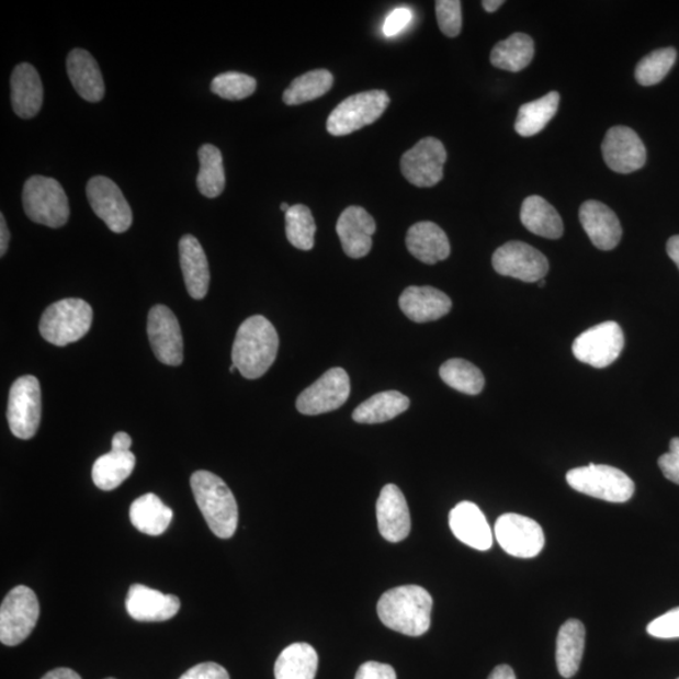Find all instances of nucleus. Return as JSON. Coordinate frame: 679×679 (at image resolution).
I'll return each mask as SVG.
<instances>
[{"instance_id": "nucleus-1", "label": "nucleus", "mask_w": 679, "mask_h": 679, "mask_svg": "<svg viewBox=\"0 0 679 679\" xmlns=\"http://www.w3.org/2000/svg\"><path fill=\"white\" fill-rule=\"evenodd\" d=\"M279 347V333L274 326L263 316L249 317L237 331L231 363L246 380H258L269 372L276 360Z\"/></svg>"}, {"instance_id": "nucleus-2", "label": "nucleus", "mask_w": 679, "mask_h": 679, "mask_svg": "<svg viewBox=\"0 0 679 679\" xmlns=\"http://www.w3.org/2000/svg\"><path fill=\"white\" fill-rule=\"evenodd\" d=\"M433 599L418 586H404L385 591L377 603V615L392 631L420 637L431 629Z\"/></svg>"}, {"instance_id": "nucleus-3", "label": "nucleus", "mask_w": 679, "mask_h": 679, "mask_svg": "<svg viewBox=\"0 0 679 679\" xmlns=\"http://www.w3.org/2000/svg\"><path fill=\"white\" fill-rule=\"evenodd\" d=\"M191 486L213 534L219 539L234 536L238 527V505L225 480L212 472L197 471L191 478Z\"/></svg>"}, {"instance_id": "nucleus-4", "label": "nucleus", "mask_w": 679, "mask_h": 679, "mask_svg": "<svg viewBox=\"0 0 679 679\" xmlns=\"http://www.w3.org/2000/svg\"><path fill=\"white\" fill-rule=\"evenodd\" d=\"M92 320L90 304L81 298H65L43 313L39 332L52 346L66 347L81 340L90 331Z\"/></svg>"}, {"instance_id": "nucleus-5", "label": "nucleus", "mask_w": 679, "mask_h": 679, "mask_svg": "<svg viewBox=\"0 0 679 679\" xmlns=\"http://www.w3.org/2000/svg\"><path fill=\"white\" fill-rule=\"evenodd\" d=\"M23 210L37 225L61 228L70 218V204L64 186L56 179L34 176L25 182Z\"/></svg>"}, {"instance_id": "nucleus-6", "label": "nucleus", "mask_w": 679, "mask_h": 679, "mask_svg": "<svg viewBox=\"0 0 679 679\" xmlns=\"http://www.w3.org/2000/svg\"><path fill=\"white\" fill-rule=\"evenodd\" d=\"M566 480L575 491L613 503L630 501L635 491L629 475L607 464L574 468L567 472Z\"/></svg>"}, {"instance_id": "nucleus-7", "label": "nucleus", "mask_w": 679, "mask_h": 679, "mask_svg": "<svg viewBox=\"0 0 679 679\" xmlns=\"http://www.w3.org/2000/svg\"><path fill=\"white\" fill-rule=\"evenodd\" d=\"M389 103V94L383 90L352 94L332 110L326 128L332 136L350 135L380 120Z\"/></svg>"}, {"instance_id": "nucleus-8", "label": "nucleus", "mask_w": 679, "mask_h": 679, "mask_svg": "<svg viewBox=\"0 0 679 679\" xmlns=\"http://www.w3.org/2000/svg\"><path fill=\"white\" fill-rule=\"evenodd\" d=\"M38 618L36 592L29 587H15L0 607V641L8 647L19 646L36 629Z\"/></svg>"}, {"instance_id": "nucleus-9", "label": "nucleus", "mask_w": 679, "mask_h": 679, "mask_svg": "<svg viewBox=\"0 0 679 679\" xmlns=\"http://www.w3.org/2000/svg\"><path fill=\"white\" fill-rule=\"evenodd\" d=\"M42 417L41 385L36 376L16 380L8 399L7 419L11 432L20 440H31L37 434Z\"/></svg>"}, {"instance_id": "nucleus-10", "label": "nucleus", "mask_w": 679, "mask_h": 679, "mask_svg": "<svg viewBox=\"0 0 679 679\" xmlns=\"http://www.w3.org/2000/svg\"><path fill=\"white\" fill-rule=\"evenodd\" d=\"M624 333L616 322L607 321L579 335L573 343V352L581 363L604 369L621 357Z\"/></svg>"}, {"instance_id": "nucleus-11", "label": "nucleus", "mask_w": 679, "mask_h": 679, "mask_svg": "<svg viewBox=\"0 0 679 679\" xmlns=\"http://www.w3.org/2000/svg\"><path fill=\"white\" fill-rule=\"evenodd\" d=\"M498 544L514 557L532 558L545 546L543 528L535 520L518 513H505L495 525Z\"/></svg>"}, {"instance_id": "nucleus-12", "label": "nucleus", "mask_w": 679, "mask_h": 679, "mask_svg": "<svg viewBox=\"0 0 679 679\" xmlns=\"http://www.w3.org/2000/svg\"><path fill=\"white\" fill-rule=\"evenodd\" d=\"M446 151L442 142L429 136L404 152L400 170L412 185L432 188L443 179Z\"/></svg>"}, {"instance_id": "nucleus-13", "label": "nucleus", "mask_w": 679, "mask_h": 679, "mask_svg": "<svg viewBox=\"0 0 679 679\" xmlns=\"http://www.w3.org/2000/svg\"><path fill=\"white\" fill-rule=\"evenodd\" d=\"M92 211L114 234H124L133 225V211L113 180L93 177L86 186Z\"/></svg>"}, {"instance_id": "nucleus-14", "label": "nucleus", "mask_w": 679, "mask_h": 679, "mask_svg": "<svg viewBox=\"0 0 679 679\" xmlns=\"http://www.w3.org/2000/svg\"><path fill=\"white\" fill-rule=\"evenodd\" d=\"M350 377L342 367H332L298 395L296 407L305 416L337 410L350 397Z\"/></svg>"}, {"instance_id": "nucleus-15", "label": "nucleus", "mask_w": 679, "mask_h": 679, "mask_svg": "<svg viewBox=\"0 0 679 679\" xmlns=\"http://www.w3.org/2000/svg\"><path fill=\"white\" fill-rule=\"evenodd\" d=\"M494 269L498 274L523 282H539L548 272L546 257L528 244L512 240L498 248L493 257Z\"/></svg>"}, {"instance_id": "nucleus-16", "label": "nucleus", "mask_w": 679, "mask_h": 679, "mask_svg": "<svg viewBox=\"0 0 679 679\" xmlns=\"http://www.w3.org/2000/svg\"><path fill=\"white\" fill-rule=\"evenodd\" d=\"M148 335L154 355L160 363L179 366L184 359V342L177 316L165 305L150 309Z\"/></svg>"}, {"instance_id": "nucleus-17", "label": "nucleus", "mask_w": 679, "mask_h": 679, "mask_svg": "<svg viewBox=\"0 0 679 679\" xmlns=\"http://www.w3.org/2000/svg\"><path fill=\"white\" fill-rule=\"evenodd\" d=\"M601 151L607 166L615 173L631 174L646 165L647 150L632 128L614 126L606 135Z\"/></svg>"}, {"instance_id": "nucleus-18", "label": "nucleus", "mask_w": 679, "mask_h": 679, "mask_svg": "<svg viewBox=\"0 0 679 679\" xmlns=\"http://www.w3.org/2000/svg\"><path fill=\"white\" fill-rule=\"evenodd\" d=\"M377 528L389 543H400L407 539L411 529L409 507L395 485H386L376 502Z\"/></svg>"}, {"instance_id": "nucleus-19", "label": "nucleus", "mask_w": 679, "mask_h": 679, "mask_svg": "<svg viewBox=\"0 0 679 679\" xmlns=\"http://www.w3.org/2000/svg\"><path fill=\"white\" fill-rule=\"evenodd\" d=\"M180 609L176 596L165 595L159 590L134 584L128 589L126 610L137 622H166L174 618Z\"/></svg>"}, {"instance_id": "nucleus-20", "label": "nucleus", "mask_w": 679, "mask_h": 679, "mask_svg": "<svg viewBox=\"0 0 679 679\" xmlns=\"http://www.w3.org/2000/svg\"><path fill=\"white\" fill-rule=\"evenodd\" d=\"M376 225L374 218L361 206H349L341 213L337 231L343 252L350 258H363L372 251L373 235Z\"/></svg>"}, {"instance_id": "nucleus-21", "label": "nucleus", "mask_w": 679, "mask_h": 679, "mask_svg": "<svg viewBox=\"0 0 679 679\" xmlns=\"http://www.w3.org/2000/svg\"><path fill=\"white\" fill-rule=\"evenodd\" d=\"M579 218L591 244L601 251H612L621 242V222L608 205L588 201L580 206Z\"/></svg>"}, {"instance_id": "nucleus-22", "label": "nucleus", "mask_w": 679, "mask_h": 679, "mask_svg": "<svg viewBox=\"0 0 679 679\" xmlns=\"http://www.w3.org/2000/svg\"><path fill=\"white\" fill-rule=\"evenodd\" d=\"M450 528L461 543L479 552L493 547L491 528L483 511L474 502L464 501L454 507L450 513Z\"/></svg>"}, {"instance_id": "nucleus-23", "label": "nucleus", "mask_w": 679, "mask_h": 679, "mask_svg": "<svg viewBox=\"0 0 679 679\" xmlns=\"http://www.w3.org/2000/svg\"><path fill=\"white\" fill-rule=\"evenodd\" d=\"M399 306L409 320L425 324L450 314L452 301L444 292L431 286H410L403 291Z\"/></svg>"}, {"instance_id": "nucleus-24", "label": "nucleus", "mask_w": 679, "mask_h": 679, "mask_svg": "<svg viewBox=\"0 0 679 679\" xmlns=\"http://www.w3.org/2000/svg\"><path fill=\"white\" fill-rule=\"evenodd\" d=\"M180 265L188 294L202 299L208 294L211 273L204 249L195 237L186 235L179 242Z\"/></svg>"}, {"instance_id": "nucleus-25", "label": "nucleus", "mask_w": 679, "mask_h": 679, "mask_svg": "<svg viewBox=\"0 0 679 679\" xmlns=\"http://www.w3.org/2000/svg\"><path fill=\"white\" fill-rule=\"evenodd\" d=\"M67 72L77 93L89 102L105 97V82L97 59L89 50L76 48L67 57Z\"/></svg>"}, {"instance_id": "nucleus-26", "label": "nucleus", "mask_w": 679, "mask_h": 679, "mask_svg": "<svg viewBox=\"0 0 679 679\" xmlns=\"http://www.w3.org/2000/svg\"><path fill=\"white\" fill-rule=\"evenodd\" d=\"M408 251L420 262L435 264L451 254L445 231L433 222H419L411 226L406 239Z\"/></svg>"}, {"instance_id": "nucleus-27", "label": "nucleus", "mask_w": 679, "mask_h": 679, "mask_svg": "<svg viewBox=\"0 0 679 679\" xmlns=\"http://www.w3.org/2000/svg\"><path fill=\"white\" fill-rule=\"evenodd\" d=\"M12 106L21 118H32L39 113L43 105V84L41 77L32 65L15 66L11 77Z\"/></svg>"}, {"instance_id": "nucleus-28", "label": "nucleus", "mask_w": 679, "mask_h": 679, "mask_svg": "<svg viewBox=\"0 0 679 679\" xmlns=\"http://www.w3.org/2000/svg\"><path fill=\"white\" fill-rule=\"evenodd\" d=\"M586 648V626L577 619L562 625L556 640V665L558 674L572 678L578 674Z\"/></svg>"}, {"instance_id": "nucleus-29", "label": "nucleus", "mask_w": 679, "mask_h": 679, "mask_svg": "<svg viewBox=\"0 0 679 679\" xmlns=\"http://www.w3.org/2000/svg\"><path fill=\"white\" fill-rule=\"evenodd\" d=\"M520 218L522 225L536 236L557 239L564 234L561 214L543 196H528L522 203Z\"/></svg>"}, {"instance_id": "nucleus-30", "label": "nucleus", "mask_w": 679, "mask_h": 679, "mask_svg": "<svg viewBox=\"0 0 679 679\" xmlns=\"http://www.w3.org/2000/svg\"><path fill=\"white\" fill-rule=\"evenodd\" d=\"M173 516V510L154 494L136 498L131 507V520L134 528L150 536L165 534Z\"/></svg>"}, {"instance_id": "nucleus-31", "label": "nucleus", "mask_w": 679, "mask_h": 679, "mask_svg": "<svg viewBox=\"0 0 679 679\" xmlns=\"http://www.w3.org/2000/svg\"><path fill=\"white\" fill-rule=\"evenodd\" d=\"M410 400L406 395L391 391L375 394L352 412V419L361 425L385 423L406 411Z\"/></svg>"}, {"instance_id": "nucleus-32", "label": "nucleus", "mask_w": 679, "mask_h": 679, "mask_svg": "<svg viewBox=\"0 0 679 679\" xmlns=\"http://www.w3.org/2000/svg\"><path fill=\"white\" fill-rule=\"evenodd\" d=\"M319 668V656L307 643L291 644L283 650L274 665L276 679H315Z\"/></svg>"}, {"instance_id": "nucleus-33", "label": "nucleus", "mask_w": 679, "mask_h": 679, "mask_svg": "<svg viewBox=\"0 0 679 679\" xmlns=\"http://www.w3.org/2000/svg\"><path fill=\"white\" fill-rule=\"evenodd\" d=\"M136 457L132 451H111L101 455L92 467L93 484L102 491H113L125 479L131 477L135 468Z\"/></svg>"}, {"instance_id": "nucleus-34", "label": "nucleus", "mask_w": 679, "mask_h": 679, "mask_svg": "<svg viewBox=\"0 0 679 679\" xmlns=\"http://www.w3.org/2000/svg\"><path fill=\"white\" fill-rule=\"evenodd\" d=\"M534 55V41L525 33H514L497 43L491 52V64L500 70L520 72L532 63Z\"/></svg>"}, {"instance_id": "nucleus-35", "label": "nucleus", "mask_w": 679, "mask_h": 679, "mask_svg": "<svg viewBox=\"0 0 679 679\" xmlns=\"http://www.w3.org/2000/svg\"><path fill=\"white\" fill-rule=\"evenodd\" d=\"M558 103H561V94L553 91L536 101L522 105L514 123L516 133L530 137L543 132L556 115Z\"/></svg>"}, {"instance_id": "nucleus-36", "label": "nucleus", "mask_w": 679, "mask_h": 679, "mask_svg": "<svg viewBox=\"0 0 679 679\" xmlns=\"http://www.w3.org/2000/svg\"><path fill=\"white\" fill-rule=\"evenodd\" d=\"M200 157V173L196 178V186L206 196L217 197L226 188V171L223 166V155L217 146L205 144L197 151Z\"/></svg>"}, {"instance_id": "nucleus-37", "label": "nucleus", "mask_w": 679, "mask_h": 679, "mask_svg": "<svg viewBox=\"0 0 679 679\" xmlns=\"http://www.w3.org/2000/svg\"><path fill=\"white\" fill-rule=\"evenodd\" d=\"M333 84V76L328 70H314L297 77L283 92V102L288 106L303 105L328 93Z\"/></svg>"}, {"instance_id": "nucleus-38", "label": "nucleus", "mask_w": 679, "mask_h": 679, "mask_svg": "<svg viewBox=\"0 0 679 679\" xmlns=\"http://www.w3.org/2000/svg\"><path fill=\"white\" fill-rule=\"evenodd\" d=\"M442 381L451 388L468 395H477L485 388V376L479 369L463 359H451L440 369Z\"/></svg>"}, {"instance_id": "nucleus-39", "label": "nucleus", "mask_w": 679, "mask_h": 679, "mask_svg": "<svg viewBox=\"0 0 679 679\" xmlns=\"http://www.w3.org/2000/svg\"><path fill=\"white\" fill-rule=\"evenodd\" d=\"M316 223L313 212L304 204L292 205L286 213L288 242L301 251H312L315 246Z\"/></svg>"}, {"instance_id": "nucleus-40", "label": "nucleus", "mask_w": 679, "mask_h": 679, "mask_svg": "<svg viewBox=\"0 0 679 679\" xmlns=\"http://www.w3.org/2000/svg\"><path fill=\"white\" fill-rule=\"evenodd\" d=\"M677 52L672 47L660 48L644 57L635 68V80L642 86H655L668 75L676 64Z\"/></svg>"}, {"instance_id": "nucleus-41", "label": "nucleus", "mask_w": 679, "mask_h": 679, "mask_svg": "<svg viewBox=\"0 0 679 679\" xmlns=\"http://www.w3.org/2000/svg\"><path fill=\"white\" fill-rule=\"evenodd\" d=\"M257 81L253 77L240 72H226L214 77L211 90L220 99L229 101L245 100L254 93Z\"/></svg>"}, {"instance_id": "nucleus-42", "label": "nucleus", "mask_w": 679, "mask_h": 679, "mask_svg": "<svg viewBox=\"0 0 679 679\" xmlns=\"http://www.w3.org/2000/svg\"><path fill=\"white\" fill-rule=\"evenodd\" d=\"M438 25L446 37H457L462 31V3L460 0H438L435 2Z\"/></svg>"}, {"instance_id": "nucleus-43", "label": "nucleus", "mask_w": 679, "mask_h": 679, "mask_svg": "<svg viewBox=\"0 0 679 679\" xmlns=\"http://www.w3.org/2000/svg\"><path fill=\"white\" fill-rule=\"evenodd\" d=\"M647 632L659 640L679 638V607L650 622Z\"/></svg>"}, {"instance_id": "nucleus-44", "label": "nucleus", "mask_w": 679, "mask_h": 679, "mask_svg": "<svg viewBox=\"0 0 679 679\" xmlns=\"http://www.w3.org/2000/svg\"><path fill=\"white\" fill-rule=\"evenodd\" d=\"M658 466L670 483L679 485V438L669 443V452L660 455Z\"/></svg>"}, {"instance_id": "nucleus-45", "label": "nucleus", "mask_w": 679, "mask_h": 679, "mask_svg": "<svg viewBox=\"0 0 679 679\" xmlns=\"http://www.w3.org/2000/svg\"><path fill=\"white\" fill-rule=\"evenodd\" d=\"M179 679H230L225 667L214 661H206L188 669Z\"/></svg>"}, {"instance_id": "nucleus-46", "label": "nucleus", "mask_w": 679, "mask_h": 679, "mask_svg": "<svg viewBox=\"0 0 679 679\" xmlns=\"http://www.w3.org/2000/svg\"><path fill=\"white\" fill-rule=\"evenodd\" d=\"M412 19V13L409 8L401 7L394 10L386 19L384 23V34L386 37L397 36L407 25L410 23Z\"/></svg>"}, {"instance_id": "nucleus-47", "label": "nucleus", "mask_w": 679, "mask_h": 679, "mask_svg": "<svg viewBox=\"0 0 679 679\" xmlns=\"http://www.w3.org/2000/svg\"><path fill=\"white\" fill-rule=\"evenodd\" d=\"M355 679H397V674L389 665L380 661H366L358 669Z\"/></svg>"}, {"instance_id": "nucleus-48", "label": "nucleus", "mask_w": 679, "mask_h": 679, "mask_svg": "<svg viewBox=\"0 0 679 679\" xmlns=\"http://www.w3.org/2000/svg\"><path fill=\"white\" fill-rule=\"evenodd\" d=\"M11 231L8 229L4 214H0V256H4L10 246Z\"/></svg>"}, {"instance_id": "nucleus-49", "label": "nucleus", "mask_w": 679, "mask_h": 679, "mask_svg": "<svg viewBox=\"0 0 679 679\" xmlns=\"http://www.w3.org/2000/svg\"><path fill=\"white\" fill-rule=\"evenodd\" d=\"M133 444L132 437L125 432H118L114 435L113 449L111 451L127 452L131 451Z\"/></svg>"}, {"instance_id": "nucleus-50", "label": "nucleus", "mask_w": 679, "mask_h": 679, "mask_svg": "<svg viewBox=\"0 0 679 679\" xmlns=\"http://www.w3.org/2000/svg\"><path fill=\"white\" fill-rule=\"evenodd\" d=\"M42 679H82L79 674H76L75 670L70 668H57L50 670L46 676H43Z\"/></svg>"}, {"instance_id": "nucleus-51", "label": "nucleus", "mask_w": 679, "mask_h": 679, "mask_svg": "<svg viewBox=\"0 0 679 679\" xmlns=\"http://www.w3.org/2000/svg\"><path fill=\"white\" fill-rule=\"evenodd\" d=\"M487 679H516L513 669L510 666H497Z\"/></svg>"}, {"instance_id": "nucleus-52", "label": "nucleus", "mask_w": 679, "mask_h": 679, "mask_svg": "<svg viewBox=\"0 0 679 679\" xmlns=\"http://www.w3.org/2000/svg\"><path fill=\"white\" fill-rule=\"evenodd\" d=\"M667 253L670 260L677 264L679 270V236H674L668 239Z\"/></svg>"}, {"instance_id": "nucleus-53", "label": "nucleus", "mask_w": 679, "mask_h": 679, "mask_svg": "<svg viewBox=\"0 0 679 679\" xmlns=\"http://www.w3.org/2000/svg\"><path fill=\"white\" fill-rule=\"evenodd\" d=\"M503 0H484V10L488 13H494L503 4Z\"/></svg>"}, {"instance_id": "nucleus-54", "label": "nucleus", "mask_w": 679, "mask_h": 679, "mask_svg": "<svg viewBox=\"0 0 679 679\" xmlns=\"http://www.w3.org/2000/svg\"><path fill=\"white\" fill-rule=\"evenodd\" d=\"M291 206L287 203H282L281 204V211L287 213L290 211Z\"/></svg>"}, {"instance_id": "nucleus-55", "label": "nucleus", "mask_w": 679, "mask_h": 679, "mask_svg": "<svg viewBox=\"0 0 679 679\" xmlns=\"http://www.w3.org/2000/svg\"><path fill=\"white\" fill-rule=\"evenodd\" d=\"M545 285H546V281L544 279L539 281L540 287H544Z\"/></svg>"}, {"instance_id": "nucleus-56", "label": "nucleus", "mask_w": 679, "mask_h": 679, "mask_svg": "<svg viewBox=\"0 0 679 679\" xmlns=\"http://www.w3.org/2000/svg\"><path fill=\"white\" fill-rule=\"evenodd\" d=\"M236 371H237L236 365L231 364V366H230V369H229V372H230V373H235Z\"/></svg>"}, {"instance_id": "nucleus-57", "label": "nucleus", "mask_w": 679, "mask_h": 679, "mask_svg": "<svg viewBox=\"0 0 679 679\" xmlns=\"http://www.w3.org/2000/svg\"><path fill=\"white\" fill-rule=\"evenodd\" d=\"M106 679H115V678H106Z\"/></svg>"}, {"instance_id": "nucleus-58", "label": "nucleus", "mask_w": 679, "mask_h": 679, "mask_svg": "<svg viewBox=\"0 0 679 679\" xmlns=\"http://www.w3.org/2000/svg\"><path fill=\"white\" fill-rule=\"evenodd\" d=\"M679 679V678H678Z\"/></svg>"}]
</instances>
